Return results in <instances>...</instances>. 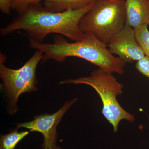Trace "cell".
<instances>
[{
  "label": "cell",
  "instance_id": "cell-8",
  "mask_svg": "<svg viewBox=\"0 0 149 149\" xmlns=\"http://www.w3.org/2000/svg\"><path fill=\"white\" fill-rule=\"evenodd\" d=\"M125 24L135 29L149 25V0L125 1Z\"/></svg>",
  "mask_w": 149,
  "mask_h": 149
},
{
  "label": "cell",
  "instance_id": "cell-13",
  "mask_svg": "<svg viewBox=\"0 0 149 149\" xmlns=\"http://www.w3.org/2000/svg\"><path fill=\"white\" fill-rule=\"evenodd\" d=\"M136 68L140 73L149 78V58L145 56L137 61Z\"/></svg>",
  "mask_w": 149,
  "mask_h": 149
},
{
  "label": "cell",
  "instance_id": "cell-6",
  "mask_svg": "<svg viewBox=\"0 0 149 149\" xmlns=\"http://www.w3.org/2000/svg\"><path fill=\"white\" fill-rule=\"evenodd\" d=\"M77 100L78 98H76L66 102L61 108L53 114L40 115L35 116L32 121L16 123V128H25L29 129L30 132L42 133L44 138L42 149L53 147L56 146L57 140V126L65 113Z\"/></svg>",
  "mask_w": 149,
  "mask_h": 149
},
{
  "label": "cell",
  "instance_id": "cell-9",
  "mask_svg": "<svg viewBox=\"0 0 149 149\" xmlns=\"http://www.w3.org/2000/svg\"><path fill=\"white\" fill-rule=\"evenodd\" d=\"M96 0H47L45 1L46 9L55 13L69 10H76L89 5Z\"/></svg>",
  "mask_w": 149,
  "mask_h": 149
},
{
  "label": "cell",
  "instance_id": "cell-15",
  "mask_svg": "<svg viewBox=\"0 0 149 149\" xmlns=\"http://www.w3.org/2000/svg\"><path fill=\"white\" fill-rule=\"evenodd\" d=\"M47 149H62L61 148V147L58 146H57L56 145V146H54L53 147H52V148H50Z\"/></svg>",
  "mask_w": 149,
  "mask_h": 149
},
{
  "label": "cell",
  "instance_id": "cell-12",
  "mask_svg": "<svg viewBox=\"0 0 149 149\" xmlns=\"http://www.w3.org/2000/svg\"><path fill=\"white\" fill-rule=\"evenodd\" d=\"M43 0H13L11 8L15 9L19 14L26 10L29 6L40 3Z\"/></svg>",
  "mask_w": 149,
  "mask_h": 149
},
{
  "label": "cell",
  "instance_id": "cell-5",
  "mask_svg": "<svg viewBox=\"0 0 149 149\" xmlns=\"http://www.w3.org/2000/svg\"><path fill=\"white\" fill-rule=\"evenodd\" d=\"M44 57V53L35 50L34 55L20 68L11 69L4 65L6 56L1 53L0 77L8 98V112L13 115L18 111L19 97L24 93L37 91L36 70L38 63Z\"/></svg>",
  "mask_w": 149,
  "mask_h": 149
},
{
  "label": "cell",
  "instance_id": "cell-14",
  "mask_svg": "<svg viewBox=\"0 0 149 149\" xmlns=\"http://www.w3.org/2000/svg\"><path fill=\"white\" fill-rule=\"evenodd\" d=\"M12 2L13 0H0V10L3 13L9 14Z\"/></svg>",
  "mask_w": 149,
  "mask_h": 149
},
{
  "label": "cell",
  "instance_id": "cell-7",
  "mask_svg": "<svg viewBox=\"0 0 149 149\" xmlns=\"http://www.w3.org/2000/svg\"><path fill=\"white\" fill-rule=\"evenodd\" d=\"M107 46L112 54L117 55L126 63L138 61L146 56L136 40L134 29L126 24Z\"/></svg>",
  "mask_w": 149,
  "mask_h": 149
},
{
  "label": "cell",
  "instance_id": "cell-4",
  "mask_svg": "<svg viewBox=\"0 0 149 149\" xmlns=\"http://www.w3.org/2000/svg\"><path fill=\"white\" fill-rule=\"evenodd\" d=\"M125 25L124 0H96L79 24L84 34H92L107 45Z\"/></svg>",
  "mask_w": 149,
  "mask_h": 149
},
{
  "label": "cell",
  "instance_id": "cell-10",
  "mask_svg": "<svg viewBox=\"0 0 149 149\" xmlns=\"http://www.w3.org/2000/svg\"><path fill=\"white\" fill-rule=\"evenodd\" d=\"M17 128L8 134L1 135L0 149H15L17 145L29 133V131H18Z\"/></svg>",
  "mask_w": 149,
  "mask_h": 149
},
{
  "label": "cell",
  "instance_id": "cell-1",
  "mask_svg": "<svg viewBox=\"0 0 149 149\" xmlns=\"http://www.w3.org/2000/svg\"><path fill=\"white\" fill-rule=\"evenodd\" d=\"M95 1L79 9L59 13L48 10L40 3L32 5L1 29V35L6 36L21 29L26 32L29 38L39 42H42L52 33L60 34L73 41H80L84 39L85 34L80 30L79 22Z\"/></svg>",
  "mask_w": 149,
  "mask_h": 149
},
{
  "label": "cell",
  "instance_id": "cell-11",
  "mask_svg": "<svg viewBox=\"0 0 149 149\" xmlns=\"http://www.w3.org/2000/svg\"><path fill=\"white\" fill-rule=\"evenodd\" d=\"M137 42L146 56L149 58V30L148 25H143L134 29Z\"/></svg>",
  "mask_w": 149,
  "mask_h": 149
},
{
  "label": "cell",
  "instance_id": "cell-2",
  "mask_svg": "<svg viewBox=\"0 0 149 149\" xmlns=\"http://www.w3.org/2000/svg\"><path fill=\"white\" fill-rule=\"evenodd\" d=\"M80 41L71 43L61 35L54 38L53 43H43L29 38L30 47L44 53L42 63L49 59L63 62L69 57L80 58L98 67L105 72L119 74L124 73L126 63L110 52L107 45L91 34H85Z\"/></svg>",
  "mask_w": 149,
  "mask_h": 149
},
{
  "label": "cell",
  "instance_id": "cell-3",
  "mask_svg": "<svg viewBox=\"0 0 149 149\" xmlns=\"http://www.w3.org/2000/svg\"><path fill=\"white\" fill-rule=\"evenodd\" d=\"M85 84L92 87L101 99L103 104L102 113L113 127L114 132L118 130L121 120L135 121L133 115L126 111L118 101L117 97L121 95L123 85L112 74L98 68L87 77L63 80L58 84Z\"/></svg>",
  "mask_w": 149,
  "mask_h": 149
}]
</instances>
